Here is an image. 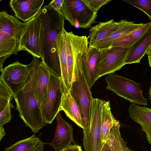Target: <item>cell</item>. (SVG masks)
<instances>
[{
    "label": "cell",
    "mask_w": 151,
    "mask_h": 151,
    "mask_svg": "<svg viewBox=\"0 0 151 151\" xmlns=\"http://www.w3.org/2000/svg\"><path fill=\"white\" fill-rule=\"evenodd\" d=\"M103 100L93 98L89 126L83 130V145L85 151H100L103 145L101 136V110Z\"/></svg>",
    "instance_id": "cell-8"
},
{
    "label": "cell",
    "mask_w": 151,
    "mask_h": 151,
    "mask_svg": "<svg viewBox=\"0 0 151 151\" xmlns=\"http://www.w3.org/2000/svg\"><path fill=\"white\" fill-rule=\"evenodd\" d=\"M130 117L141 127V131L145 133L147 140L151 145V109L133 103L128 109Z\"/></svg>",
    "instance_id": "cell-17"
},
{
    "label": "cell",
    "mask_w": 151,
    "mask_h": 151,
    "mask_svg": "<svg viewBox=\"0 0 151 151\" xmlns=\"http://www.w3.org/2000/svg\"><path fill=\"white\" fill-rule=\"evenodd\" d=\"M105 79L107 89L130 102L139 105H147V99L142 94L141 84L117 74H108Z\"/></svg>",
    "instance_id": "cell-7"
},
{
    "label": "cell",
    "mask_w": 151,
    "mask_h": 151,
    "mask_svg": "<svg viewBox=\"0 0 151 151\" xmlns=\"http://www.w3.org/2000/svg\"><path fill=\"white\" fill-rule=\"evenodd\" d=\"M22 23L5 11L0 12V71L5 60L18 52Z\"/></svg>",
    "instance_id": "cell-3"
},
{
    "label": "cell",
    "mask_w": 151,
    "mask_h": 151,
    "mask_svg": "<svg viewBox=\"0 0 151 151\" xmlns=\"http://www.w3.org/2000/svg\"><path fill=\"white\" fill-rule=\"evenodd\" d=\"M6 135L3 126L0 125V141H1L3 137Z\"/></svg>",
    "instance_id": "cell-32"
},
{
    "label": "cell",
    "mask_w": 151,
    "mask_h": 151,
    "mask_svg": "<svg viewBox=\"0 0 151 151\" xmlns=\"http://www.w3.org/2000/svg\"><path fill=\"white\" fill-rule=\"evenodd\" d=\"M1 72L0 78L14 95L22 89L26 80L28 74L27 65L16 61L5 67Z\"/></svg>",
    "instance_id": "cell-12"
},
{
    "label": "cell",
    "mask_w": 151,
    "mask_h": 151,
    "mask_svg": "<svg viewBox=\"0 0 151 151\" xmlns=\"http://www.w3.org/2000/svg\"><path fill=\"white\" fill-rule=\"evenodd\" d=\"M151 24V22L145 24L141 27L116 40L109 47H129L132 46L141 38Z\"/></svg>",
    "instance_id": "cell-24"
},
{
    "label": "cell",
    "mask_w": 151,
    "mask_h": 151,
    "mask_svg": "<svg viewBox=\"0 0 151 151\" xmlns=\"http://www.w3.org/2000/svg\"><path fill=\"white\" fill-rule=\"evenodd\" d=\"M146 54L148 55L151 56V45L147 50Z\"/></svg>",
    "instance_id": "cell-33"
},
{
    "label": "cell",
    "mask_w": 151,
    "mask_h": 151,
    "mask_svg": "<svg viewBox=\"0 0 151 151\" xmlns=\"http://www.w3.org/2000/svg\"><path fill=\"white\" fill-rule=\"evenodd\" d=\"M141 10L149 17L151 20V0H123Z\"/></svg>",
    "instance_id": "cell-27"
},
{
    "label": "cell",
    "mask_w": 151,
    "mask_h": 151,
    "mask_svg": "<svg viewBox=\"0 0 151 151\" xmlns=\"http://www.w3.org/2000/svg\"><path fill=\"white\" fill-rule=\"evenodd\" d=\"M150 66L151 67V56L148 55Z\"/></svg>",
    "instance_id": "cell-34"
},
{
    "label": "cell",
    "mask_w": 151,
    "mask_h": 151,
    "mask_svg": "<svg viewBox=\"0 0 151 151\" xmlns=\"http://www.w3.org/2000/svg\"><path fill=\"white\" fill-rule=\"evenodd\" d=\"M124 151H133L127 147Z\"/></svg>",
    "instance_id": "cell-36"
},
{
    "label": "cell",
    "mask_w": 151,
    "mask_h": 151,
    "mask_svg": "<svg viewBox=\"0 0 151 151\" xmlns=\"http://www.w3.org/2000/svg\"><path fill=\"white\" fill-rule=\"evenodd\" d=\"M64 0H53L49 4L56 10L61 12V9Z\"/></svg>",
    "instance_id": "cell-30"
},
{
    "label": "cell",
    "mask_w": 151,
    "mask_h": 151,
    "mask_svg": "<svg viewBox=\"0 0 151 151\" xmlns=\"http://www.w3.org/2000/svg\"><path fill=\"white\" fill-rule=\"evenodd\" d=\"M13 94L8 87L0 78V111H2Z\"/></svg>",
    "instance_id": "cell-26"
},
{
    "label": "cell",
    "mask_w": 151,
    "mask_h": 151,
    "mask_svg": "<svg viewBox=\"0 0 151 151\" xmlns=\"http://www.w3.org/2000/svg\"><path fill=\"white\" fill-rule=\"evenodd\" d=\"M91 8L97 13L101 8L109 2L111 0H85Z\"/></svg>",
    "instance_id": "cell-29"
},
{
    "label": "cell",
    "mask_w": 151,
    "mask_h": 151,
    "mask_svg": "<svg viewBox=\"0 0 151 151\" xmlns=\"http://www.w3.org/2000/svg\"><path fill=\"white\" fill-rule=\"evenodd\" d=\"M45 143L35 134L17 142L4 151H44Z\"/></svg>",
    "instance_id": "cell-23"
},
{
    "label": "cell",
    "mask_w": 151,
    "mask_h": 151,
    "mask_svg": "<svg viewBox=\"0 0 151 151\" xmlns=\"http://www.w3.org/2000/svg\"><path fill=\"white\" fill-rule=\"evenodd\" d=\"M120 127L119 121L116 119L100 151H124L127 143L122 137Z\"/></svg>",
    "instance_id": "cell-18"
},
{
    "label": "cell",
    "mask_w": 151,
    "mask_h": 151,
    "mask_svg": "<svg viewBox=\"0 0 151 151\" xmlns=\"http://www.w3.org/2000/svg\"><path fill=\"white\" fill-rule=\"evenodd\" d=\"M44 0H11L9 6L17 18L25 22L36 16Z\"/></svg>",
    "instance_id": "cell-14"
},
{
    "label": "cell",
    "mask_w": 151,
    "mask_h": 151,
    "mask_svg": "<svg viewBox=\"0 0 151 151\" xmlns=\"http://www.w3.org/2000/svg\"><path fill=\"white\" fill-rule=\"evenodd\" d=\"M151 45V24L141 38L133 46L126 61V64L139 63Z\"/></svg>",
    "instance_id": "cell-19"
},
{
    "label": "cell",
    "mask_w": 151,
    "mask_h": 151,
    "mask_svg": "<svg viewBox=\"0 0 151 151\" xmlns=\"http://www.w3.org/2000/svg\"><path fill=\"white\" fill-rule=\"evenodd\" d=\"M64 91L61 78L51 72L47 96L40 107L46 123L51 124L60 112Z\"/></svg>",
    "instance_id": "cell-11"
},
{
    "label": "cell",
    "mask_w": 151,
    "mask_h": 151,
    "mask_svg": "<svg viewBox=\"0 0 151 151\" xmlns=\"http://www.w3.org/2000/svg\"><path fill=\"white\" fill-rule=\"evenodd\" d=\"M128 21L121 20L115 22L114 19L100 22L91 27L88 36L89 46L93 47L101 40L109 36L117 29L126 24Z\"/></svg>",
    "instance_id": "cell-15"
},
{
    "label": "cell",
    "mask_w": 151,
    "mask_h": 151,
    "mask_svg": "<svg viewBox=\"0 0 151 151\" xmlns=\"http://www.w3.org/2000/svg\"><path fill=\"white\" fill-rule=\"evenodd\" d=\"M63 111L66 115L77 125L82 128L80 107L68 91H64L59 111Z\"/></svg>",
    "instance_id": "cell-20"
},
{
    "label": "cell",
    "mask_w": 151,
    "mask_h": 151,
    "mask_svg": "<svg viewBox=\"0 0 151 151\" xmlns=\"http://www.w3.org/2000/svg\"><path fill=\"white\" fill-rule=\"evenodd\" d=\"M45 30L43 58L42 60L52 73L61 78V70L57 47L58 37L64 28L63 14L48 4L38 12Z\"/></svg>",
    "instance_id": "cell-1"
},
{
    "label": "cell",
    "mask_w": 151,
    "mask_h": 151,
    "mask_svg": "<svg viewBox=\"0 0 151 151\" xmlns=\"http://www.w3.org/2000/svg\"><path fill=\"white\" fill-rule=\"evenodd\" d=\"M13 96L10 99L9 101L4 109L0 111V125L4 124L9 122L12 119L11 110L14 106L11 103V101Z\"/></svg>",
    "instance_id": "cell-28"
},
{
    "label": "cell",
    "mask_w": 151,
    "mask_h": 151,
    "mask_svg": "<svg viewBox=\"0 0 151 151\" xmlns=\"http://www.w3.org/2000/svg\"><path fill=\"white\" fill-rule=\"evenodd\" d=\"M83 63L79 62L74 65L72 83L69 92L80 107L82 129L86 130L90 124L93 98L83 72Z\"/></svg>",
    "instance_id": "cell-4"
},
{
    "label": "cell",
    "mask_w": 151,
    "mask_h": 151,
    "mask_svg": "<svg viewBox=\"0 0 151 151\" xmlns=\"http://www.w3.org/2000/svg\"><path fill=\"white\" fill-rule=\"evenodd\" d=\"M61 151H83L81 146L74 144L70 146Z\"/></svg>",
    "instance_id": "cell-31"
},
{
    "label": "cell",
    "mask_w": 151,
    "mask_h": 151,
    "mask_svg": "<svg viewBox=\"0 0 151 151\" xmlns=\"http://www.w3.org/2000/svg\"><path fill=\"white\" fill-rule=\"evenodd\" d=\"M61 12L65 20L76 28L91 27L97 17L85 0H64Z\"/></svg>",
    "instance_id": "cell-6"
},
{
    "label": "cell",
    "mask_w": 151,
    "mask_h": 151,
    "mask_svg": "<svg viewBox=\"0 0 151 151\" xmlns=\"http://www.w3.org/2000/svg\"><path fill=\"white\" fill-rule=\"evenodd\" d=\"M150 96V99L151 101V85H150L149 89V93Z\"/></svg>",
    "instance_id": "cell-35"
},
{
    "label": "cell",
    "mask_w": 151,
    "mask_h": 151,
    "mask_svg": "<svg viewBox=\"0 0 151 151\" xmlns=\"http://www.w3.org/2000/svg\"><path fill=\"white\" fill-rule=\"evenodd\" d=\"M40 58H34L27 65L28 74L27 78L40 107L46 99L51 71Z\"/></svg>",
    "instance_id": "cell-9"
},
{
    "label": "cell",
    "mask_w": 151,
    "mask_h": 151,
    "mask_svg": "<svg viewBox=\"0 0 151 151\" xmlns=\"http://www.w3.org/2000/svg\"><path fill=\"white\" fill-rule=\"evenodd\" d=\"M64 29L58 37L57 44L61 70V79L64 91L67 92L69 91L70 86L68 82Z\"/></svg>",
    "instance_id": "cell-22"
},
{
    "label": "cell",
    "mask_w": 151,
    "mask_h": 151,
    "mask_svg": "<svg viewBox=\"0 0 151 151\" xmlns=\"http://www.w3.org/2000/svg\"><path fill=\"white\" fill-rule=\"evenodd\" d=\"M56 117L57 124L54 137L52 142L47 144L53 147L55 151H61L73 141V128L70 124L62 118L60 112Z\"/></svg>",
    "instance_id": "cell-13"
},
{
    "label": "cell",
    "mask_w": 151,
    "mask_h": 151,
    "mask_svg": "<svg viewBox=\"0 0 151 151\" xmlns=\"http://www.w3.org/2000/svg\"><path fill=\"white\" fill-rule=\"evenodd\" d=\"M13 96L16 103V109L20 117L33 132H38L46 123L30 83L27 78L22 89Z\"/></svg>",
    "instance_id": "cell-2"
},
{
    "label": "cell",
    "mask_w": 151,
    "mask_h": 151,
    "mask_svg": "<svg viewBox=\"0 0 151 151\" xmlns=\"http://www.w3.org/2000/svg\"><path fill=\"white\" fill-rule=\"evenodd\" d=\"M115 120L111 113L109 101L103 100L101 110V136L103 143L113 126Z\"/></svg>",
    "instance_id": "cell-25"
},
{
    "label": "cell",
    "mask_w": 151,
    "mask_h": 151,
    "mask_svg": "<svg viewBox=\"0 0 151 151\" xmlns=\"http://www.w3.org/2000/svg\"><path fill=\"white\" fill-rule=\"evenodd\" d=\"M144 24L143 23L136 24L132 21H128L126 24L93 47L99 50L108 48L114 42L118 39L141 27Z\"/></svg>",
    "instance_id": "cell-21"
},
{
    "label": "cell",
    "mask_w": 151,
    "mask_h": 151,
    "mask_svg": "<svg viewBox=\"0 0 151 151\" xmlns=\"http://www.w3.org/2000/svg\"><path fill=\"white\" fill-rule=\"evenodd\" d=\"M99 55V49L89 46L83 63V72L90 90L99 78V73L96 67Z\"/></svg>",
    "instance_id": "cell-16"
},
{
    "label": "cell",
    "mask_w": 151,
    "mask_h": 151,
    "mask_svg": "<svg viewBox=\"0 0 151 151\" xmlns=\"http://www.w3.org/2000/svg\"><path fill=\"white\" fill-rule=\"evenodd\" d=\"M132 47H115L99 50L96 67L99 78L114 73L126 65V61Z\"/></svg>",
    "instance_id": "cell-10"
},
{
    "label": "cell",
    "mask_w": 151,
    "mask_h": 151,
    "mask_svg": "<svg viewBox=\"0 0 151 151\" xmlns=\"http://www.w3.org/2000/svg\"><path fill=\"white\" fill-rule=\"evenodd\" d=\"M45 30L39 13L22 23L18 51L25 50L42 60Z\"/></svg>",
    "instance_id": "cell-5"
}]
</instances>
